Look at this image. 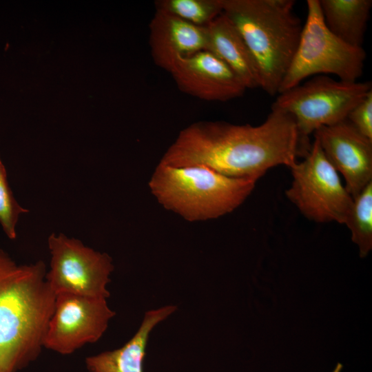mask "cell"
Instances as JSON below:
<instances>
[{
    "mask_svg": "<svg viewBox=\"0 0 372 372\" xmlns=\"http://www.w3.org/2000/svg\"><path fill=\"white\" fill-rule=\"evenodd\" d=\"M306 154L292 117L271 108L257 126L193 123L180 132L160 163L176 167L204 165L228 177L256 181L270 168L290 167Z\"/></svg>",
    "mask_w": 372,
    "mask_h": 372,
    "instance_id": "6da1fadb",
    "label": "cell"
},
{
    "mask_svg": "<svg viewBox=\"0 0 372 372\" xmlns=\"http://www.w3.org/2000/svg\"><path fill=\"white\" fill-rule=\"evenodd\" d=\"M42 260L18 265L0 249V372H17L43 348L56 294Z\"/></svg>",
    "mask_w": 372,
    "mask_h": 372,
    "instance_id": "7a4b0ae2",
    "label": "cell"
},
{
    "mask_svg": "<svg viewBox=\"0 0 372 372\" xmlns=\"http://www.w3.org/2000/svg\"><path fill=\"white\" fill-rule=\"evenodd\" d=\"M293 0H223V14L240 34L256 63L260 87H279L296 51L302 26Z\"/></svg>",
    "mask_w": 372,
    "mask_h": 372,
    "instance_id": "3957f363",
    "label": "cell"
},
{
    "mask_svg": "<svg viewBox=\"0 0 372 372\" xmlns=\"http://www.w3.org/2000/svg\"><path fill=\"white\" fill-rule=\"evenodd\" d=\"M256 182L228 177L204 165L176 167L159 163L149 187L165 209L196 222L233 211L249 196Z\"/></svg>",
    "mask_w": 372,
    "mask_h": 372,
    "instance_id": "277c9868",
    "label": "cell"
},
{
    "mask_svg": "<svg viewBox=\"0 0 372 372\" xmlns=\"http://www.w3.org/2000/svg\"><path fill=\"white\" fill-rule=\"evenodd\" d=\"M365 59L362 47L344 42L327 28L319 0H307L306 21L278 94L317 75L333 74L341 81H358L362 75Z\"/></svg>",
    "mask_w": 372,
    "mask_h": 372,
    "instance_id": "5b68a950",
    "label": "cell"
},
{
    "mask_svg": "<svg viewBox=\"0 0 372 372\" xmlns=\"http://www.w3.org/2000/svg\"><path fill=\"white\" fill-rule=\"evenodd\" d=\"M371 90V82H347L317 75L278 94L271 108L292 117L302 147L308 153L311 134L321 127L346 120L352 109Z\"/></svg>",
    "mask_w": 372,
    "mask_h": 372,
    "instance_id": "8992f818",
    "label": "cell"
},
{
    "mask_svg": "<svg viewBox=\"0 0 372 372\" xmlns=\"http://www.w3.org/2000/svg\"><path fill=\"white\" fill-rule=\"evenodd\" d=\"M293 181L286 196L308 219L345 224L353 198L315 138L302 162L289 167Z\"/></svg>",
    "mask_w": 372,
    "mask_h": 372,
    "instance_id": "52a82bcc",
    "label": "cell"
},
{
    "mask_svg": "<svg viewBox=\"0 0 372 372\" xmlns=\"http://www.w3.org/2000/svg\"><path fill=\"white\" fill-rule=\"evenodd\" d=\"M48 245L51 257L45 278L55 294L110 297L107 286L114 269L111 256L63 234H52Z\"/></svg>",
    "mask_w": 372,
    "mask_h": 372,
    "instance_id": "ba28073f",
    "label": "cell"
},
{
    "mask_svg": "<svg viewBox=\"0 0 372 372\" xmlns=\"http://www.w3.org/2000/svg\"><path fill=\"white\" fill-rule=\"evenodd\" d=\"M115 314L106 298L57 293L43 347L61 355L71 354L97 342Z\"/></svg>",
    "mask_w": 372,
    "mask_h": 372,
    "instance_id": "9c48e42d",
    "label": "cell"
},
{
    "mask_svg": "<svg viewBox=\"0 0 372 372\" xmlns=\"http://www.w3.org/2000/svg\"><path fill=\"white\" fill-rule=\"evenodd\" d=\"M314 137L327 158L343 176L345 187L353 198L372 182V141L347 119L320 127Z\"/></svg>",
    "mask_w": 372,
    "mask_h": 372,
    "instance_id": "30bf717a",
    "label": "cell"
},
{
    "mask_svg": "<svg viewBox=\"0 0 372 372\" xmlns=\"http://www.w3.org/2000/svg\"><path fill=\"white\" fill-rule=\"evenodd\" d=\"M169 72L180 90L202 100L227 101L246 90L232 70L208 50L178 59Z\"/></svg>",
    "mask_w": 372,
    "mask_h": 372,
    "instance_id": "8fae6325",
    "label": "cell"
},
{
    "mask_svg": "<svg viewBox=\"0 0 372 372\" xmlns=\"http://www.w3.org/2000/svg\"><path fill=\"white\" fill-rule=\"evenodd\" d=\"M149 45L155 64L169 72L178 59L207 50L206 27L156 10L149 23Z\"/></svg>",
    "mask_w": 372,
    "mask_h": 372,
    "instance_id": "7c38bea8",
    "label": "cell"
},
{
    "mask_svg": "<svg viewBox=\"0 0 372 372\" xmlns=\"http://www.w3.org/2000/svg\"><path fill=\"white\" fill-rule=\"evenodd\" d=\"M176 310L167 305L147 311L136 333L123 347L87 357L89 372H143V360L149 333L154 327Z\"/></svg>",
    "mask_w": 372,
    "mask_h": 372,
    "instance_id": "4fadbf2b",
    "label": "cell"
},
{
    "mask_svg": "<svg viewBox=\"0 0 372 372\" xmlns=\"http://www.w3.org/2000/svg\"><path fill=\"white\" fill-rule=\"evenodd\" d=\"M207 50L223 61L237 75L246 89L260 87L256 63L239 32L220 14L206 26Z\"/></svg>",
    "mask_w": 372,
    "mask_h": 372,
    "instance_id": "5bb4252c",
    "label": "cell"
},
{
    "mask_svg": "<svg viewBox=\"0 0 372 372\" xmlns=\"http://www.w3.org/2000/svg\"><path fill=\"white\" fill-rule=\"evenodd\" d=\"M327 28L344 42L362 47L371 0H319Z\"/></svg>",
    "mask_w": 372,
    "mask_h": 372,
    "instance_id": "9a60e30c",
    "label": "cell"
},
{
    "mask_svg": "<svg viewBox=\"0 0 372 372\" xmlns=\"http://www.w3.org/2000/svg\"><path fill=\"white\" fill-rule=\"evenodd\" d=\"M351 233V240L364 258L372 248V182L355 198L345 224Z\"/></svg>",
    "mask_w": 372,
    "mask_h": 372,
    "instance_id": "2e32d148",
    "label": "cell"
},
{
    "mask_svg": "<svg viewBox=\"0 0 372 372\" xmlns=\"http://www.w3.org/2000/svg\"><path fill=\"white\" fill-rule=\"evenodd\" d=\"M161 10L200 27L207 26L223 12V0H159Z\"/></svg>",
    "mask_w": 372,
    "mask_h": 372,
    "instance_id": "e0dca14e",
    "label": "cell"
},
{
    "mask_svg": "<svg viewBox=\"0 0 372 372\" xmlns=\"http://www.w3.org/2000/svg\"><path fill=\"white\" fill-rule=\"evenodd\" d=\"M28 211L14 198L8 184L6 169L0 158V225L8 238H17L16 226L19 218Z\"/></svg>",
    "mask_w": 372,
    "mask_h": 372,
    "instance_id": "ac0fdd59",
    "label": "cell"
},
{
    "mask_svg": "<svg viewBox=\"0 0 372 372\" xmlns=\"http://www.w3.org/2000/svg\"><path fill=\"white\" fill-rule=\"evenodd\" d=\"M347 119L362 135L372 141V90L352 109Z\"/></svg>",
    "mask_w": 372,
    "mask_h": 372,
    "instance_id": "d6986e66",
    "label": "cell"
},
{
    "mask_svg": "<svg viewBox=\"0 0 372 372\" xmlns=\"http://www.w3.org/2000/svg\"><path fill=\"white\" fill-rule=\"evenodd\" d=\"M342 369V365L338 363L332 372H340Z\"/></svg>",
    "mask_w": 372,
    "mask_h": 372,
    "instance_id": "ffe728a7",
    "label": "cell"
}]
</instances>
